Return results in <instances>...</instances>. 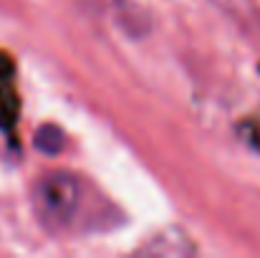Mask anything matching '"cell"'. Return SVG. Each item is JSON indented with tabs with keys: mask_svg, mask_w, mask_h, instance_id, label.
Instances as JSON below:
<instances>
[{
	"mask_svg": "<svg viewBox=\"0 0 260 258\" xmlns=\"http://www.w3.org/2000/svg\"><path fill=\"white\" fill-rule=\"evenodd\" d=\"M139 253H149V256H187L194 253L197 248L192 246L189 236L179 228H165L159 233H154L149 241H144L139 248Z\"/></svg>",
	"mask_w": 260,
	"mask_h": 258,
	"instance_id": "cell-2",
	"label": "cell"
},
{
	"mask_svg": "<svg viewBox=\"0 0 260 258\" xmlns=\"http://www.w3.org/2000/svg\"><path fill=\"white\" fill-rule=\"evenodd\" d=\"M81 197H84L81 180L66 170H51L41 175L30 190V205L36 220L51 233H61L76 220Z\"/></svg>",
	"mask_w": 260,
	"mask_h": 258,
	"instance_id": "cell-1",
	"label": "cell"
},
{
	"mask_svg": "<svg viewBox=\"0 0 260 258\" xmlns=\"http://www.w3.org/2000/svg\"><path fill=\"white\" fill-rule=\"evenodd\" d=\"M240 134H243V139H245L253 150L260 152V114L245 119V122L240 124Z\"/></svg>",
	"mask_w": 260,
	"mask_h": 258,
	"instance_id": "cell-5",
	"label": "cell"
},
{
	"mask_svg": "<svg viewBox=\"0 0 260 258\" xmlns=\"http://www.w3.org/2000/svg\"><path fill=\"white\" fill-rule=\"evenodd\" d=\"M20 111V99L15 91V79H13V64L0 56V129L13 132Z\"/></svg>",
	"mask_w": 260,
	"mask_h": 258,
	"instance_id": "cell-3",
	"label": "cell"
},
{
	"mask_svg": "<svg viewBox=\"0 0 260 258\" xmlns=\"http://www.w3.org/2000/svg\"><path fill=\"white\" fill-rule=\"evenodd\" d=\"M33 145H36V150L43 152V155H58V152H63V147H66V134H63V129L56 127V124H43V127L36 129Z\"/></svg>",
	"mask_w": 260,
	"mask_h": 258,
	"instance_id": "cell-4",
	"label": "cell"
},
{
	"mask_svg": "<svg viewBox=\"0 0 260 258\" xmlns=\"http://www.w3.org/2000/svg\"><path fill=\"white\" fill-rule=\"evenodd\" d=\"M217 5H222L225 10H233V13H243L245 8V0H215Z\"/></svg>",
	"mask_w": 260,
	"mask_h": 258,
	"instance_id": "cell-6",
	"label": "cell"
}]
</instances>
